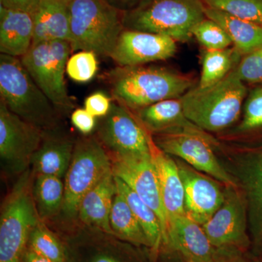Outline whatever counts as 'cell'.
<instances>
[{
  "mask_svg": "<svg viewBox=\"0 0 262 262\" xmlns=\"http://www.w3.org/2000/svg\"><path fill=\"white\" fill-rule=\"evenodd\" d=\"M202 0H143L122 12L124 28L171 37L177 42L192 39L193 27L206 18Z\"/></svg>",
  "mask_w": 262,
  "mask_h": 262,
  "instance_id": "cell-3",
  "label": "cell"
},
{
  "mask_svg": "<svg viewBox=\"0 0 262 262\" xmlns=\"http://www.w3.org/2000/svg\"><path fill=\"white\" fill-rule=\"evenodd\" d=\"M22 262H53L34 252L28 247L24 251Z\"/></svg>",
  "mask_w": 262,
  "mask_h": 262,
  "instance_id": "cell-41",
  "label": "cell"
},
{
  "mask_svg": "<svg viewBox=\"0 0 262 262\" xmlns=\"http://www.w3.org/2000/svg\"><path fill=\"white\" fill-rule=\"evenodd\" d=\"M110 156L115 177L125 182L158 215L163 230V247L168 248V222L151 153Z\"/></svg>",
  "mask_w": 262,
  "mask_h": 262,
  "instance_id": "cell-12",
  "label": "cell"
},
{
  "mask_svg": "<svg viewBox=\"0 0 262 262\" xmlns=\"http://www.w3.org/2000/svg\"><path fill=\"white\" fill-rule=\"evenodd\" d=\"M41 0H0V6L8 9L21 10L34 14Z\"/></svg>",
  "mask_w": 262,
  "mask_h": 262,
  "instance_id": "cell-38",
  "label": "cell"
},
{
  "mask_svg": "<svg viewBox=\"0 0 262 262\" xmlns=\"http://www.w3.org/2000/svg\"><path fill=\"white\" fill-rule=\"evenodd\" d=\"M75 146L67 139L43 140L31 160V170L34 176H53L65 178L73 156Z\"/></svg>",
  "mask_w": 262,
  "mask_h": 262,
  "instance_id": "cell-23",
  "label": "cell"
},
{
  "mask_svg": "<svg viewBox=\"0 0 262 262\" xmlns=\"http://www.w3.org/2000/svg\"><path fill=\"white\" fill-rule=\"evenodd\" d=\"M97 55L91 51H78L70 57L66 72L72 80L86 82L92 80L98 71Z\"/></svg>",
  "mask_w": 262,
  "mask_h": 262,
  "instance_id": "cell-34",
  "label": "cell"
},
{
  "mask_svg": "<svg viewBox=\"0 0 262 262\" xmlns=\"http://www.w3.org/2000/svg\"><path fill=\"white\" fill-rule=\"evenodd\" d=\"M60 1H63V2H65V3H69V2H70V0H60Z\"/></svg>",
  "mask_w": 262,
  "mask_h": 262,
  "instance_id": "cell-42",
  "label": "cell"
},
{
  "mask_svg": "<svg viewBox=\"0 0 262 262\" xmlns=\"http://www.w3.org/2000/svg\"><path fill=\"white\" fill-rule=\"evenodd\" d=\"M34 174H20L5 198L0 213V262H22L33 229L41 222L34 196Z\"/></svg>",
  "mask_w": 262,
  "mask_h": 262,
  "instance_id": "cell-5",
  "label": "cell"
},
{
  "mask_svg": "<svg viewBox=\"0 0 262 262\" xmlns=\"http://www.w3.org/2000/svg\"><path fill=\"white\" fill-rule=\"evenodd\" d=\"M114 97L130 111L180 98L196 85L192 75L163 67H117L108 75Z\"/></svg>",
  "mask_w": 262,
  "mask_h": 262,
  "instance_id": "cell-1",
  "label": "cell"
},
{
  "mask_svg": "<svg viewBox=\"0 0 262 262\" xmlns=\"http://www.w3.org/2000/svg\"><path fill=\"white\" fill-rule=\"evenodd\" d=\"M115 177L117 192L130 206L149 241L150 251L156 256L163 247V234L159 218L155 212L133 191L125 182Z\"/></svg>",
  "mask_w": 262,
  "mask_h": 262,
  "instance_id": "cell-25",
  "label": "cell"
},
{
  "mask_svg": "<svg viewBox=\"0 0 262 262\" xmlns=\"http://www.w3.org/2000/svg\"><path fill=\"white\" fill-rule=\"evenodd\" d=\"M141 125L151 135L187 132L205 134L184 115L180 98L159 101L135 112Z\"/></svg>",
  "mask_w": 262,
  "mask_h": 262,
  "instance_id": "cell-19",
  "label": "cell"
},
{
  "mask_svg": "<svg viewBox=\"0 0 262 262\" xmlns=\"http://www.w3.org/2000/svg\"><path fill=\"white\" fill-rule=\"evenodd\" d=\"M110 227L113 236L135 246L150 248L145 232L136 220L130 206L117 192L110 213Z\"/></svg>",
  "mask_w": 262,
  "mask_h": 262,
  "instance_id": "cell-26",
  "label": "cell"
},
{
  "mask_svg": "<svg viewBox=\"0 0 262 262\" xmlns=\"http://www.w3.org/2000/svg\"><path fill=\"white\" fill-rule=\"evenodd\" d=\"M220 262H261L248 253L231 252L225 253Z\"/></svg>",
  "mask_w": 262,
  "mask_h": 262,
  "instance_id": "cell-39",
  "label": "cell"
},
{
  "mask_svg": "<svg viewBox=\"0 0 262 262\" xmlns=\"http://www.w3.org/2000/svg\"><path fill=\"white\" fill-rule=\"evenodd\" d=\"M208 8L262 26V0H202Z\"/></svg>",
  "mask_w": 262,
  "mask_h": 262,
  "instance_id": "cell-31",
  "label": "cell"
},
{
  "mask_svg": "<svg viewBox=\"0 0 262 262\" xmlns=\"http://www.w3.org/2000/svg\"><path fill=\"white\" fill-rule=\"evenodd\" d=\"M192 35L206 51H219L233 46L225 29L214 20L208 18L203 19L193 27Z\"/></svg>",
  "mask_w": 262,
  "mask_h": 262,
  "instance_id": "cell-32",
  "label": "cell"
},
{
  "mask_svg": "<svg viewBox=\"0 0 262 262\" xmlns=\"http://www.w3.org/2000/svg\"><path fill=\"white\" fill-rule=\"evenodd\" d=\"M151 138L130 110L119 102L112 103L98 128V139L110 155L150 154Z\"/></svg>",
  "mask_w": 262,
  "mask_h": 262,
  "instance_id": "cell-13",
  "label": "cell"
},
{
  "mask_svg": "<svg viewBox=\"0 0 262 262\" xmlns=\"http://www.w3.org/2000/svg\"><path fill=\"white\" fill-rule=\"evenodd\" d=\"M242 56L234 46L219 51L204 50L201 78L198 85L207 87L223 80L237 67Z\"/></svg>",
  "mask_w": 262,
  "mask_h": 262,
  "instance_id": "cell-28",
  "label": "cell"
},
{
  "mask_svg": "<svg viewBox=\"0 0 262 262\" xmlns=\"http://www.w3.org/2000/svg\"><path fill=\"white\" fill-rule=\"evenodd\" d=\"M34 252L53 262H68L67 247L41 221L32 231L28 246Z\"/></svg>",
  "mask_w": 262,
  "mask_h": 262,
  "instance_id": "cell-29",
  "label": "cell"
},
{
  "mask_svg": "<svg viewBox=\"0 0 262 262\" xmlns=\"http://www.w3.org/2000/svg\"><path fill=\"white\" fill-rule=\"evenodd\" d=\"M110 5L122 12L135 8L143 0H105Z\"/></svg>",
  "mask_w": 262,
  "mask_h": 262,
  "instance_id": "cell-40",
  "label": "cell"
},
{
  "mask_svg": "<svg viewBox=\"0 0 262 262\" xmlns=\"http://www.w3.org/2000/svg\"><path fill=\"white\" fill-rule=\"evenodd\" d=\"M155 144L164 152L177 157L192 168L214 177L226 187L239 188V184L221 165L213 151L219 145L208 133L182 132L160 134L153 137Z\"/></svg>",
  "mask_w": 262,
  "mask_h": 262,
  "instance_id": "cell-9",
  "label": "cell"
},
{
  "mask_svg": "<svg viewBox=\"0 0 262 262\" xmlns=\"http://www.w3.org/2000/svg\"><path fill=\"white\" fill-rule=\"evenodd\" d=\"M206 18L220 24L232 39L233 46L241 56L262 47V26L236 18L206 6Z\"/></svg>",
  "mask_w": 262,
  "mask_h": 262,
  "instance_id": "cell-24",
  "label": "cell"
},
{
  "mask_svg": "<svg viewBox=\"0 0 262 262\" xmlns=\"http://www.w3.org/2000/svg\"><path fill=\"white\" fill-rule=\"evenodd\" d=\"M239 163L238 182L247 209L250 253L262 262V141L245 149Z\"/></svg>",
  "mask_w": 262,
  "mask_h": 262,
  "instance_id": "cell-14",
  "label": "cell"
},
{
  "mask_svg": "<svg viewBox=\"0 0 262 262\" xmlns=\"http://www.w3.org/2000/svg\"><path fill=\"white\" fill-rule=\"evenodd\" d=\"M0 95L10 111L41 130L50 128L54 123V105L20 58L0 55Z\"/></svg>",
  "mask_w": 262,
  "mask_h": 262,
  "instance_id": "cell-6",
  "label": "cell"
},
{
  "mask_svg": "<svg viewBox=\"0 0 262 262\" xmlns=\"http://www.w3.org/2000/svg\"><path fill=\"white\" fill-rule=\"evenodd\" d=\"M89 245V247L70 249L68 262H129L116 248L103 244Z\"/></svg>",
  "mask_w": 262,
  "mask_h": 262,
  "instance_id": "cell-33",
  "label": "cell"
},
{
  "mask_svg": "<svg viewBox=\"0 0 262 262\" xmlns=\"http://www.w3.org/2000/svg\"><path fill=\"white\" fill-rule=\"evenodd\" d=\"M72 124L80 133L88 135L96 127V117L93 116L85 108H77L71 117Z\"/></svg>",
  "mask_w": 262,
  "mask_h": 262,
  "instance_id": "cell-37",
  "label": "cell"
},
{
  "mask_svg": "<svg viewBox=\"0 0 262 262\" xmlns=\"http://www.w3.org/2000/svg\"><path fill=\"white\" fill-rule=\"evenodd\" d=\"M177 50V41L168 36L124 29L110 58L119 67H136L168 60Z\"/></svg>",
  "mask_w": 262,
  "mask_h": 262,
  "instance_id": "cell-15",
  "label": "cell"
},
{
  "mask_svg": "<svg viewBox=\"0 0 262 262\" xmlns=\"http://www.w3.org/2000/svg\"><path fill=\"white\" fill-rule=\"evenodd\" d=\"M111 107L110 98L102 92H96L90 95L84 101V108L95 117L106 116Z\"/></svg>",
  "mask_w": 262,
  "mask_h": 262,
  "instance_id": "cell-36",
  "label": "cell"
},
{
  "mask_svg": "<svg viewBox=\"0 0 262 262\" xmlns=\"http://www.w3.org/2000/svg\"><path fill=\"white\" fill-rule=\"evenodd\" d=\"M235 71L248 87L262 86V47L243 56Z\"/></svg>",
  "mask_w": 262,
  "mask_h": 262,
  "instance_id": "cell-35",
  "label": "cell"
},
{
  "mask_svg": "<svg viewBox=\"0 0 262 262\" xmlns=\"http://www.w3.org/2000/svg\"><path fill=\"white\" fill-rule=\"evenodd\" d=\"M225 201L213 216L202 225L213 246L222 251L248 253L251 239L247 209L243 192L227 187Z\"/></svg>",
  "mask_w": 262,
  "mask_h": 262,
  "instance_id": "cell-10",
  "label": "cell"
},
{
  "mask_svg": "<svg viewBox=\"0 0 262 262\" xmlns=\"http://www.w3.org/2000/svg\"><path fill=\"white\" fill-rule=\"evenodd\" d=\"M150 153L158 173L168 231L174 221L186 215L184 185L177 162L158 147L153 136L150 141Z\"/></svg>",
  "mask_w": 262,
  "mask_h": 262,
  "instance_id": "cell-18",
  "label": "cell"
},
{
  "mask_svg": "<svg viewBox=\"0 0 262 262\" xmlns=\"http://www.w3.org/2000/svg\"><path fill=\"white\" fill-rule=\"evenodd\" d=\"M249 88L235 68L216 83L196 84L180 98L185 116L206 132H220L235 123L242 115Z\"/></svg>",
  "mask_w": 262,
  "mask_h": 262,
  "instance_id": "cell-2",
  "label": "cell"
},
{
  "mask_svg": "<svg viewBox=\"0 0 262 262\" xmlns=\"http://www.w3.org/2000/svg\"><path fill=\"white\" fill-rule=\"evenodd\" d=\"M184 189L186 215L203 225L220 209L225 192L218 183L182 160H176Z\"/></svg>",
  "mask_w": 262,
  "mask_h": 262,
  "instance_id": "cell-16",
  "label": "cell"
},
{
  "mask_svg": "<svg viewBox=\"0 0 262 262\" xmlns=\"http://www.w3.org/2000/svg\"><path fill=\"white\" fill-rule=\"evenodd\" d=\"M44 140L43 130L12 113L0 101V158L8 173L22 174Z\"/></svg>",
  "mask_w": 262,
  "mask_h": 262,
  "instance_id": "cell-11",
  "label": "cell"
},
{
  "mask_svg": "<svg viewBox=\"0 0 262 262\" xmlns=\"http://www.w3.org/2000/svg\"><path fill=\"white\" fill-rule=\"evenodd\" d=\"M189 262H195V261H189Z\"/></svg>",
  "mask_w": 262,
  "mask_h": 262,
  "instance_id": "cell-43",
  "label": "cell"
},
{
  "mask_svg": "<svg viewBox=\"0 0 262 262\" xmlns=\"http://www.w3.org/2000/svg\"><path fill=\"white\" fill-rule=\"evenodd\" d=\"M64 193L62 179L53 176H34L33 196L41 220L44 222L61 212Z\"/></svg>",
  "mask_w": 262,
  "mask_h": 262,
  "instance_id": "cell-27",
  "label": "cell"
},
{
  "mask_svg": "<svg viewBox=\"0 0 262 262\" xmlns=\"http://www.w3.org/2000/svg\"><path fill=\"white\" fill-rule=\"evenodd\" d=\"M168 248L187 262H220L227 251L213 246L202 225L187 215L179 217L168 227Z\"/></svg>",
  "mask_w": 262,
  "mask_h": 262,
  "instance_id": "cell-17",
  "label": "cell"
},
{
  "mask_svg": "<svg viewBox=\"0 0 262 262\" xmlns=\"http://www.w3.org/2000/svg\"><path fill=\"white\" fill-rule=\"evenodd\" d=\"M33 44L70 41V18L68 3L60 0H41L33 14Z\"/></svg>",
  "mask_w": 262,
  "mask_h": 262,
  "instance_id": "cell-22",
  "label": "cell"
},
{
  "mask_svg": "<svg viewBox=\"0 0 262 262\" xmlns=\"http://www.w3.org/2000/svg\"><path fill=\"white\" fill-rule=\"evenodd\" d=\"M72 47L70 41H52L32 44L20 58L34 82L55 107H73L65 84L64 73Z\"/></svg>",
  "mask_w": 262,
  "mask_h": 262,
  "instance_id": "cell-8",
  "label": "cell"
},
{
  "mask_svg": "<svg viewBox=\"0 0 262 262\" xmlns=\"http://www.w3.org/2000/svg\"><path fill=\"white\" fill-rule=\"evenodd\" d=\"M111 171L110 155L98 139L86 138L76 144L65 176L61 213L66 218H77L79 205L86 193Z\"/></svg>",
  "mask_w": 262,
  "mask_h": 262,
  "instance_id": "cell-7",
  "label": "cell"
},
{
  "mask_svg": "<svg viewBox=\"0 0 262 262\" xmlns=\"http://www.w3.org/2000/svg\"><path fill=\"white\" fill-rule=\"evenodd\" d=\"M117 193L113 170L86 193L79 205L77 218L90 228L113 236L110 213Z\"/></svg>",
  "mask_w": 262,
  "mask_h": 262,
  "instance_id": "cell-20",
  "label": "cell"
},
{
  "mask_svg": "<svg viewBox=\"0 0 262 262\" xmlns=\"http://www.w3.org/2000/svg\"><path fill=\"white\" fill-rule=\"evenodd\" d=\"M241 115L236 131L241 135L261 136L262 86L248 90Z\"/></svg>",
  "mask_w": 262,
  "mask_h": 262,
  "instance_id": "cell-30",
  "label": "cell"
},
{
  "mask_svg": "<svg viewBox=\"0 0 262 262\" xmlns=\"http://www.w3.org/2000/svg\"><path fill=\"white\" fill-rule=\"evenodd\" d=\"M68 7L72 51L110 57L125 29L122 12L105 0H70Z\"/></svg>",
  "mask_w": 262,
  "mask_h": 262,
  "instance_id": "cell-4",
  "label": "cell"
},
{
  "mask_svg": "<svg viewBox=\"0 0 262 262\" xmlns=\"http://www.w3.org/2000/svg\"><path fill=\"white\" fill-rule=\"evenodd\" d=\"M33 15L21 10L0 6V52L1 54L23 57L33 44Z\"/></svg>",
  "mask_w": 262,
  "mask_h": 262,
  "instance_id": "cell-21",
  "label": "cell"
}]
</instances>
